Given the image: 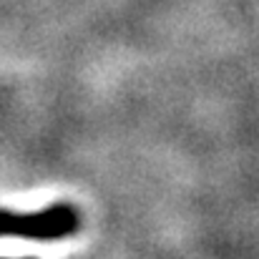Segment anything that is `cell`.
<instances>
[{"label": "cell", "instance_id": "6da1fadb", "mask_svg": "<svg viewBox=\"0 0 259 259\" xmlns=\"http://www.w3.org/2000/svg\"><path fill=\"white\" fill-rule=\"evenodd\" d=\"M81 229V211L73 204H51L35 211L0 209V239L58 242Z\"/></svg>", "mask_w": 259, "mask_h": 259}, {"label": "cell", "instance_id": "7a4b0ae2", "mask_svg": "<svg viewBox=\"0 0 259 259\" xmlns=\"http://www.w3.org/2000/svg\"><path fill=\"white\" fill-rule=\"evenodd\" d=\"M25 259H33V257H25Z\"/></svg>", "mask_w": 259, "mask_h": 259}]
</instances>
